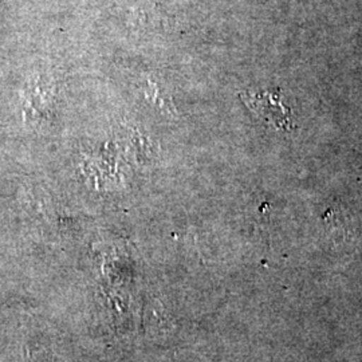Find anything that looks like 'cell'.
<instances>
[{
	"label": "cell",
	"instance_id": "obj_1",
	"mask_svg": "<svg viewBox=\"0 0 362 362\" xmlns=\"http://www.w3.org/2000/svg\"><path fill=\"white\" fill-rule=\"evenodd\" d=\"M240 97L257 116L260 117L266 124L272 125L275 129L291 132L294 128L291 110L282 103L281 91H247L245 94H240Z\"/></svg>",
	"mask_w": 362,
	"mask_h": 362
}]
</instances>
